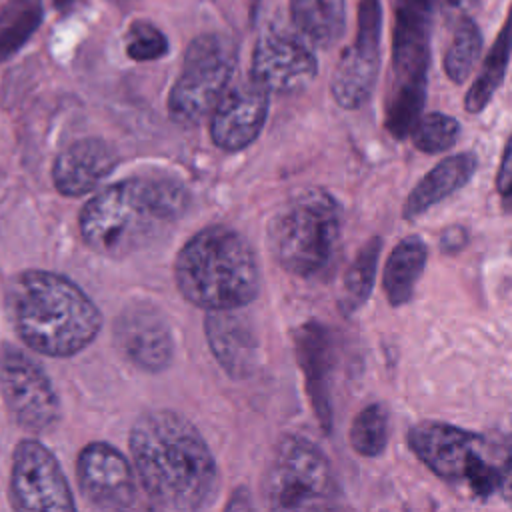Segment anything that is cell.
<instances>
[{
    "label": "cell",
    "mask_w": 512,
    "mask_h": 512,
    "mask_svg": "<svg viewBox=\"0 0 512 512\" xmlns=\"http://www.w3.org/2000/svg\"><path fill=\"white\" fill-rule=\"evenodd\" d=\"M270 92L252 78L226 88L210 112V138L224 152L248 148L262 132Z\"/></svg>",
    "instance_id": "2e32d148"
},
{
    "label": "cell",
    "mask_w": 512,
    "mask_h": 512,
    "mask_svg": "<svg viewBox=\"0 0 512 512\" xmlns=\"http://www.w3.org/2000/svg\"><path fill=\"white\" fill-rule=\"evenodd\" d=\"M82 0H52V6L58 10V12H70L74 10Z\"/></svg>",
    "instance_id": "1f68e13d"
},
{
    "label": "cell",
    "mask_w": 512,
    "mask_h": 512,
    "mask_svg": "<svg viewBox=\"0 0 512 512\" xmlns=\"http://www.w3.org/2000/svg\"><path fill=\"white\" fill-rule=\"evenodd\" d=\"M178 292L204 310H232L260 292V266L250 242L234 228L214 224L196 232L174 260Z\"/></svg>",
    "instance_id": "277c9868"
},
{
    "label": "cell",
    "mask_w": 512,
    "mask_h": 512,
    "mask_svg": "<svg viewBox=\"0 0 512 512\" xmlns=\"http://www.w3.org/2000/svg\"><path fill=\"white\" fill-rule=\"evenodd\" d=\"M188 204V192L176 180L124 178L84 204L78 216L80 236L90 250L106 258H126L174 226Z\"/></svg>",
    "instance_id": "7a4b0ae2"
},
{
    "label": "cell",
    "mask_w": 512,
    "mask_h": 512,
    "mask_svg": "<svg viewBox=\"0 0 512 512\" xmlns=\"http://www.w3.org/2000/svg\"><path fill=\"white\" fill-rule=\"evenodd\" d=\"M8 308L18 336L46 356H74L94 342L102 312L70 278L48 270L20 272L8 288Z\"/></svg>",
    "instance_id": "3957f363"
},
{
    "label": "cell",
    "mask_w": 512,
    "mask_h": 512,
    "mask_svg": "<svg viewBox=\"0 0 512 512\" xmlns=\"http://www.w3.org/2000/svg\"><path fill=\"white\" fill-rule=\"evenodd\" d=\"M350 446L356 454L376 458L388 444V412L382 404H368L358 412L350 426Z\"/></svg>",
    "instance_id": "4316f807"
},
{
    "label": "cell",
    "mask_w": 512,
    "mask_h": 512,
    "mask_svg": "<svg viewBox=\"0 0 512 512\" xmlns=\"http://www.w3.org/2000/svg\"><path fill=\"white\" fill-rule=\"evenodd\" d=\"M126 54L136 62H150L168 54V40L148 20H136L126 32Z\"/></svg>",
    "instance_id": "f1b7e54d"
},
{
    "label": "cell",
    "mask_w": 512,
    "mask_h": 512,
    "mask_svg": "<svg viewBox=\"0 0 512 512\" xmlns=\"http://www.w3.org/2000/svg\"><path fill=\"white\" fill-rule=\"evenodd\" d=\"M356 22L354 44L342 52L330 82L336 104L346 110L364 106L378 80L382 44L380 0H360Z\"/></svg>",
    "instance_id": "30bf717a"
},
{
    "label": "cell",
    "mask_w": 512,
    "mask_h": 512,
    "mask_svg": "<svg viewBox=\"0 0 512 512\" xmlns=\"http://www.w3.org/2000/svg\"><path fill=\"white\" fill-rule=\"evenodd\" d=\"M236 68V44L216 32L196 36L168 96V114L180 126H196L228 88Z\"/></svg>",
    "instance_id": "9c48e42d"
},
{
    "label": "cell",
    "mask_w": 512,
    "mask_h": 512,
    "mask_svg": "<svg viewBox=\"0 0 512 512\" xmlns=\"http://www.w3.org/2000/svg\"><path fill=\"white\" fill-rule=\"evenodd\" d=\"M318 60L304 38L282 30H268L256 40L250 78L268 92L292 94L312 84Z\"/></svg>",
    "instance_id": "4fadbf2b"
},
{
    "label": "cell",
    "mask_w": 512,
    "mask_h": 512,
    "mask_svg": "<svg viewBox=\"0 0 512 512\" xmlns=\"http://www.w3.org/2000/svg\"><path fill=\"white\" fill-rule=\"evenodd\" d=\"M294 344L318 422L324 430H330V374L334 362L332 334L318 322H306L294 332Z\"/></svg>",
    "instance_id": "d6986e66"
},
{
    "label": "cell",
    "mask_w": 512,
    "mask_h": 512,
    "mask_svg": "<svg viewBox=\"0 0 512 512\" xmlns=\"http://www.w3.org/2000/svg\"><path fill=\"white\" fill-rule=\"evenodd\" d=\"M118 154L102 138H82L68 144L54 160L52 180L64 196H84L94 192L116 168Z\"/></svg>",
    "instance_id": "ac0fdd59"
},
{
    "label": "cell",
    "mask_w": 512,
    "mask_h": 512,
    "mask_svg": "<svg viewBox=\"0 0 512 512\" xmlns=\"http://www.w3.org/2000/svg\"><path fill=\"white\" fill-rule=\"evenodd\" d=\"M380 250H382V240L374 236L362 244V248L356 252L354 260L350 262L344 274L342 292H340V308L346 316L360 310L364 302L370 298V292L376 280Z\"/></svg>",
    "instance_id": "cb8c5ba5"
},
{
    "label": "cell",
    "mask_w": 512,
    "mask_h": 512,
    "mask_svg": "<svg viewBox=\"0 0 512 512\" xmlns=\"http://www.w3.org/2000/svg\"><path fill=\"white\" fill-rule=\"evenodd\" d=\"M342 230L338 202L326 190H302L272 214L266 240L282 270L314 276L332 260Z\"/></svg>",
    "instance_id": "8992f818"
},
{
    "label": "cell",
    "mask_w": 512,
    "mask_h": 512,
    "mask_svg": "<svg viewBox=\"0 0 512 512\" xmlns=\"http://www.w3.org/2000/svg\"><path fill=\"white\" fill-rule=\"evenodd\" d=\"M408 136H412V142L420 152L440 154L458 142L460 122L444 112L420 114Z\"/></svg>",
    "instance_id": "83f0119b"
},
{
    "label": "cell",
    "mask_w": 512,
    "mask_h": 512,
    "mask_svg": "<svg viewBox=\"0 0 512 512\" xmlns=\"http://www.w3.org/2000/svg\"><path fill=\"white\" fill-rule=\"evenodd\" d=\"M426 260L428 246L420 236H406L392 248L382 274V288L392 306H404L410 302Z\"/></svg>",
    "instance_id": "44dd1931"
},
{
    "label": "cell",
    "mask_w": 512,
    "mask_h": 512,
    "mask_svg": "<svg viewBox=\"0 0 512 512\" xmlns=\"http://www.w3.org/2000/svg\"><path fill=\"white\" fill-rule=\"evenodd\" d=\"M408 446L436 476L464 484L476 498L494 496L508 484V448L470 430L424 420L410 428Z\"/></svg>",
    "instance_id": "5b68a950"
},
{
    "label": "cell",
    "mask_w": 512,
    "mask_h": 512,
    "mask_svg": "<svg viewBox=\"0 0 512 512\" xmlns=\"http://www.w3.org/2000/svg\"><path fill=\"white\" fill-rule=\"evenodd\" d=\"M434 0H398L392 32V82L384 104V126L406 138L422 114L430 68V24Z\"/></svg>",
    "instance_id": "52a82bcc"
},
{
    "label": "cell",
    "mask_w": 512,
    "mask_h": 512,
    "mask_svg": "<svg viewBox=\"0 0 512 512\" xmlns=\"http://www.w3.org/2000/svg\"><path fill=\"white\" fill-rule=\"evenodd\" d=\"M10 498L18 510L70 512L76 508L56 456L36 440H22L14 450Z\"/></svg>",
    "instance_id": "7c38bea8"
},
{
    "label": "cell",
    "mask_w": 512,
    "mask_h": 512,
    "mask_svg": "<svg viewBox=\"0 0 512 512\" xmlns=\"http://www.w3.org/2000/svg\"><path fill=\"white\" fill-rule=\"evenodd\" d=\"M206 342L220 368L234 380L250 378L260 366V340L252 322L232 310H208Z\"/></svg>",
    "instance_id": "e0dca14e"
},
{
    "label": "cell",
    "mask_w": 512,
    "mask_h": 512,
    "mask_svg": "<svg viewBox=\"0 0 512 512\" xmlns=\"http://www.w3.org/2000/svg\"><path fill=\"white\" fill-rule=\"evenodd\" d=\"M450 6H462L466 0H446Z\"/></svg>",
    "instance_id": "d6a6232c"
},
{
    "label": "cell",
    "mask_w": 512,
    "mask_h": 512,
    "mask_svg": "<svg viewBox=\"0 0 512 512\" xmlns=\"http://www.w3.org/2000/svg\"><path fill=\"white\" fill-rule=\"evenodd\" d=\"M466 238H468V234H466V230L462 226H450L440 236V250L444 254H456V252H460L464 248Z\"/></svg>",
    "instance_id": "f546056e"
},
{
    "label": "cell",
    "mask_w": 512,
    "mask_h": 512,
    "mask_svg": "<svg viewBox=\"0 0 512 512\" xmlns=\"http://www.w3.org/2000/svg\"><path fill=\"white\" fill-rule=\"evenodd\" d=\"M478 168V158L472 152H460L440 160L408 194L402 216L414 220L428 212L438 202L452 196L464 184L470 182Z\"/></svg>",
    "instance_id": "ffe728a7"
},
{
    "label": "cell",
    "mask_w": 512,
    "mask_h": 512,
    "mask_svg": "<svg viewBox=\"0 0 512 512\" xmlns=\"http://www.w3.org/2000/svg\"><path fill=\"white\" fill-rule=\"evenodd\" d=\"M290 16L298 34L316 48H330L346 30L344 0H290Z\"/></svg>",
    "instance_id": "7402d4cb"
},
{
    "label": "cell",
    "mask_w": 512,
    "mask_h": 512,
    "mask_svg": "<svg viewBox=\"0 0 512 512\" xmlns=\"http://www.w3.org/2000/svg\"><path fill=\"white\" fill-rule=\"evenodd\" d=\"M508 60H510V26L506 22L502 26L496 42L492 44L488 56L484 58L480 74L476 76L470 90L466 92L464 108L470 114H478L488 106V102L492 100L494 92L498 90V86L502 84V80L506 76Z\"/></svg>",
    "instance_id": "d4e9b609"
},
{
    "label": "cell",
    "mask_w": 512,
    "mask_h": 512,
    "mask_svg": "<svg viewBox=\"0 0 512 512\" xmlns=\"http://www.w3.org/2000/svg\"><path fill=\"white\" fill-rule=\"evenodd\" d=\"M128 444L152 506L192 512L212 504L218 466L198 428L182 414L166 408L144 412L132 424Z\"/></svg>",
    "instance_id": "6da1fadb"
},
{
    "label": "cell",
    "mask_w": 512,
    "mask_h": 512,
    "mask_svg": "<svg viewBox=\"0 0 512 512\" xmlns=\"http://www.w3.org/2000/svg\"><path fill=\"white\" fill-rule=\"evenodd\" d=\"M76 476L82 496L98 510H128L136 504V472L112 444H86L78 454Z\"/></svg>",
    "instance_id": "5bb4252c"
},
{
    "label": "cell",
    "mask_w": 512,
    "mask_h": 512,
    "mask_svg": "<svg viewBox=\"0 0 512 512\" xmlns=\"http://www.w3.org/2000/svg\"><path fill=\"white\" fill-rule=\"evenodd\" d=\"M0 390L16 424L30 432L50 428L60 416V402L48 374L24 352L4 348Z\"/></svg>",
    "instance_id": "8fae6325"
},
{
    "label": "cell",
    "mask_w": 512,
    "mask_h": 512,
    "mask_svg": "<svg viewBox=\"0 0 512 512\" xmlns=\"http://www.w3.org/2000/svg\"><path fill=\"white\" fill-rule=\"evenodd\" d=\"M330 460L308 438L286 434L274 446L262 478V496L272 510H308L334 504Z\"/></svg>",
    "instance_id": "ba28073f"
},
{
    "label": "cell",
    "mask_w": 512,
    "mask_h": 512,
    "mask_svg": "<svg viewBox=\"0 0 512 512\" xmlns=\"http://www.w3.org/2000/svg\"><path fill=\"white\" fill-rule=\"evenodd\" d=\"M44 20L42 0H8L0 10V64L16 56Z\"/></svg>",
    "instance_id": "603a6c76"
},
{
    "label": "cell",
    "mask_w": 512,
    "mask_h": 512,
    "mask_svg": "<svg viewBox=\"0 0 512 512\" xmlns=\"http://www.w3.org/2000/svg\"><path fill=\"white\" fill-rule=\"evenodd\" d=\"M510 180H512V174H510V142H508L504 146V154H502V162H500V172H498V180H496L498 192L504 198L510 194Z\"/></svg>",
    "instance_id": "4dcf8cb0"
},
{
    "label": "cell",
    "mask_w": 512,
    "mask_h": 512,
    "mask_svg": "<svg viewBox=\"0 0 512 512\" xmlns=\"http://www.w3.org/2000/svg\"><path fill=\"white\" fill-rule=\"evenodd\" d=\"M482 52V32L470 16H460L444 54V72L454 84H462L474 70Z\"/></svg>",
    "instance_id": "484cf974"
},
{
    "label": "cell",
    "mask_w": 512,
    "mask_h": 512,
    "mask_svg": "<svg viewBox=\"0 0 512 512\" xmlns=\"http://www.w3.org/2000/svg\"><path fill=\"white\" fill-rule=\"evenodd\" d=\"M114 2H118V4H124V2H132V0H114Z\"/></svg>",
    "instance_id": "836d02e7"
},
{
    "label": "cell",
    "mask_w": 512,
    "mask_h": 512,
    "mask_svg": "<svg viewBox=\"0 0 512 512\" xmlns=\"http://www.w3.org/2000/svg\"><path fill=\"white\" fill-rule=\"evenodd\" d=\"M112 336L122 356L140 370L162 372L174 360L170 326L150 302L126 304L114 320Z\"/></svg>",
    "instance_id": "9a60e30c"
}]
</instances>
